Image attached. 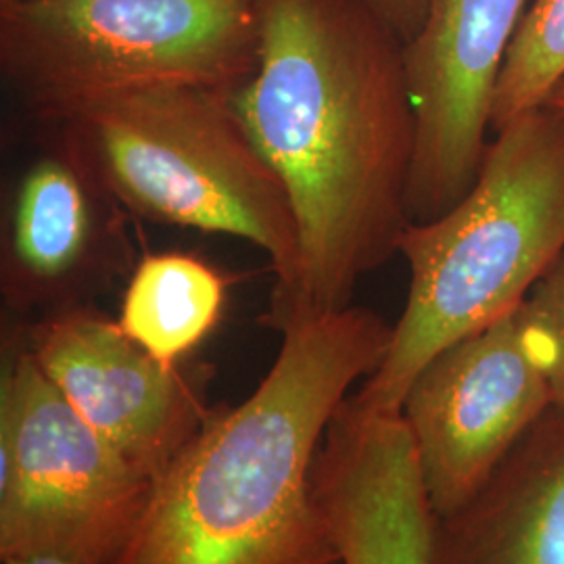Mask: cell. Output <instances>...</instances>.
<instances>
[{
  "instance_id": "3",
  "label": "cell",
  "mask_w": 564,
  "mask_h": 564,
  "mask_svg": "<svg viewBox=\"0 0 564 564\" xmlns=\"http://www.w3.org/2000/svg\"><path fill=\"white\" fill-rule=\"evenodd\" d=\"M473 188L444 216L410 224L402 316L383 364L349 400L402 412L440 351L527 302L564 253V116L540 107L494 132Z\"/></svg>"
},
{
  "instance_id": "14",
  "label": "cell",
  "mask_w": 564,
  "mask_h": 564,
  "mask_svg": "<svg viewBox=\"0 0 564 564\" xmlns=\"http://www.w3.org/2000/svg\"><path fill=\"white\" fill-rule=\"evenodd\" d=\"M564 80V0H531L494 90L491 130L544 107Z\"/></svg>"
},
{
  "instance_id": "4",
  "label": "cell",
  "mask_w": 564,
  "mask_h": 564,
  "mask_svg": "<svg viewBox=\"0 0 564 564\" xmlns=\"http://www.w3.org/2000/svg\"><path fill=\"white\" fill-rule=\"evenodd\" d=\"M230 93L141 90L44 128L74 142L130 214L262 249L279 300L300 268L297 224L282 182L237 120Z\"/></svg>"
},
{
  "instance_id": "2",
  "label": "cell",
  "mask_w": 564,
  "mask_h": 564,
  "mask_svg": "<svg viewBox=\"0 0 564 564\" xmlns=\"http://www.w3.org/2000/svg\"><path fill=\"white\" fill-rule=\"evenodd\" d=\"M393 326L343 307L282 333L237 408L212 412L155 477L109 564H339L314 496L328 424L389 351Z\"/></svg>"
},
{
  "instance_id": "7",
  "label": "cell",
  "mask_w": 564,
  "mask_h": 564,
  "mask_svg": "<svg viewBox=\"0 0 564 564\" xmlns=\"http://www.w3.org/2000/svg\"><path fill=\"white\" fill-rule=\"evenodd\" d=\"M550 405L527 302L426 364L402 414L435 517L468 502Z\"/></svg>"
},
{
  "instance_id": "1",
  "label": "cell",
  "mask_w": 564,
  "mask_h": 564,
  "mask_svg": "<svg viewBox=\"0 0 564 564\" xmlns=\"http://www.w3.org/2000/svg\"><path fill=\"white\" fill-rule=\"evenodd\" d=\"M258 63L230 105L297 224V276L265 316L286 333L347 307L400 253L416 113L403 42L360 0H258Z\"/></svg>"
},
{
  "instance_id": "10",
  "label": "cell",
  "mask_w": 564,
  "mask_h": 564,
  "mask_svg": "<svg viewBox=\"0 0 564 564\" xmlns=\"http://www.w3.org/2000/svg\"><path fill=\"white\" fill-rule=\"evenodd\" d=\"M23 339L82 421L153 479L212 414L182 364L155 360L90 305L44 316Z\"/></svg>"
},
{
  "instance_id": "8",
  "label": "cell",
  "mask_w": 564,
  "mask_h": 564,
  "mask_svg": "<svg viewBox=\"0 0 564 564\" xmlns=\"http://www.w3.org/2000/svg\"><path fill=\"white\" fill-rule=\"evenodd\" d=\"M21 167L2 220L0 295L15 314L88 305L128 270L123 205L61 132Z\"/></svg>"
},
{
  "instance_id": "12",
  "label": "cell",
  "mask_w": 564,
  "mask_h": 564,
  "mask_svg": "<svg viewBox=\"0 0 564 564\" xmlns=\"http://www.w3.org/2000/svg\"><path fill=\"white\" fill-rule=\"evenodd\" d=\"M433 564H564V405L554 403L477 494L435 521Z\"/></svg>"
},
{
  "instance_id": "17",
  "label": "cell",
  "mask_w": 564,
  "mask_h": 564,
  "mask_svg": "<svg viewBox=\"0 0 564 564\" xmlns=\"http://www.w3.org/2000/svg\"><path fill=\"white\" fill-rule=\"evenodd\" d=\"M2 564H99L78 552L59 550V547H39L2 556Z\"/></svg>"
},
{
  "instance_id": "6",
  "label": "cell",
  "mask_w": 564,
  "mask_h": 564,
  "mask_svg": "<svg viewBox=\"0 0 564 564\" xmlns=\"http://www.w3.org/2000/svg\"><path fill=\"white\" fill-rule=\"evenodd\" d=\"M153 481L82 421L25 339L11 337L0 379V556L59 547L109 564Z\"/></svg>"
},
{
  "instance_id": "18",
  "label": "cell",
  "mask_w": 564,
  "mask_h": 564,
  "mask_svg": "<svg viewBox=\"0 0 564 564\" xmlns=\"http://www.w3.org/2000/svg\"><path fill=\"white\" fill-rule=\"evenodd\" d=\"M547 107H552L554 111H558V113H563L564 116V80L554 88V93L550 95V99L545 101Z\"/></svg>"
},
{
  "instance_id": "16",
  "label": "cell",
  "mask_w": 564,
  "mask_h": 564,
  "mask_svg": "<svg viewBox=\"0 0 564 564\" xmlns=\"http://www.w3.org/2000/svg\"><path fill=\"white\" fill-rule=\"evenodd\" d=\"M403 42L414 41L423 30L433 0H360Z\"/></svg>"
},
{
  "instance_id": "11",
  "label": "cell",
  "mask_w": 564,
  "mask_h": 564,
  "mask_svg": "<svg viewBox=\"0 0 564 564\" xmlns=\"http://www.w3.org/2000/svg\"><path fill=\"white\" fill-rule=\"evenodd\" d=\"M314 496L339 564H433L435 512L402 412L349 398L314 464Z\"/></svg>"
},
{
  "instance_id": "5",
  "label": "cell",
  "mask_w": 564,
  "mask_h": 564,
  "mask_svg": "<svg viewBox=\"0 0 564 564\" xmlns=\"http://www.w3.org/2000/svg\"><path fill=\"white\" fill-rule=\"evenodd\" d=\"M258 46V0H0V76L42 126L141 90H235Z\"/></svg>"
},
{
  "instance_id": "9",
  "label": "cell",
  "mask_w": 564,
  "mask_h": 564,
  "mask_svg": "<svg viewBox=\"0 0 564 564\" xmlns=\"http://www.w3.org/2000/svg\"><path fill=\"white\" fill-rule=\"evenodd\" d=\"M527 7L529 0H433L423 30L403 46L416 113L410 223L444 216L477 181L496 82Z\"/></svg>"
},
{
  "instance_id": "13",
  "label": "cell",
  "mask_w": 564,
  "mask_h": 564,
  "mask_svg": "<svg viewBox=\"0 0 564 564\" xmlns=\"http://www.w3.org/2000/svg\"><path fill=\"white\" fill-rule=\"evenodd\" d=\"M223 274L188 253H153L134 265L118 324L147 354L181 366L223 321Z\"/></svg>"
},
{
  "instance_id": "15",
  "label": "cell",
  "mask_w": 564,
  "mask_h": 564,
  "mask_svg": "<svg viewBox=\"0 0 564 564\" xmlns=\"http://www.w3.org/2000/svg\"><path fill=\"white\" fill-rule=\"evenodd\" d=\"M554 403L564 405V253L527 297Z\"/></svg>"
}]
</instances>
